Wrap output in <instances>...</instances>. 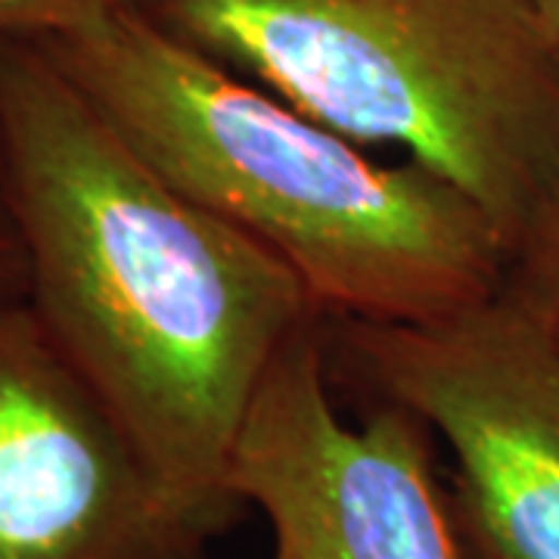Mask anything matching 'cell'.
<instances>
[{
  "mask_svg": "<svg viewBox=\"0 0 559 559\" xmlns=\"http://www.w3.org/2000/svg\"><path fill=\"white\" fill-rule=\"evenodd\" d=\"M0 156L25 296L215 538L242 510L234 457L261 382L318 305L162 178L35 40L0 38Z\"/></svg>",
  "mask_w": 559,
  "mask_h": 559,
  "instance_id": "6da1fadb",
  "label": "cell"
},
{
  "mask_svg": "<svg viewBox=\"0 0 559 559\" xmlns=\"http://www.w3.org/2000/svg\"><path fill=\"white\" fill-rule=\"evenodd\" d=\"M35 44L162 178L283 261L323 320L417 323L503 289L510 246L454 183L373 156L140 7Z\"/></svg>",
  "mask_w": 559,
  "mask_h": 559,
  "instance_id": "7a4b0ae2",
  "label": "cell"
},
{
  "mask_svg": "<svg viewBox=\"0 0 559 559\" xmlns=\"http://www.w3.org/2000/svg\"><path fill=\"white\" fill-rule=\"evenodd\" d=\"M165 32L495 221L510 255L559 187V50L532 0H140Z\"/></svg>",
  "mask_w": 559,
  "mask_h": 559,
  "instance_id": "3957f363",
  "label": "cell"
},
{
  "mask_svg": "<svg viewBox=\"0 0 559 559\" xmlns=\"http://www.w3.org/2000/svg\"><path fill=\"white\" fill-rule=\"evenodd\" d=\"M330 358L444 441L463 559H559V333L498 293L417 323L323 320Z\"/></svg>",
  "mask_w": 559,
  "mask_h": 559,
  "instance_id": "277c9868",
  "label": "cell"
},
{
  "mask_svg": "<svg viewBox=\"0 0 559 559\" xmlns=\"http://www.w3.org/2000/svg\"><path fill=\"white\" fill-rule=\"evenodd\" d=\"M234 491L274 532V559H463L432 432L380 401L345 423L323 318L280 352L242 426Z\"/></svg>",
  "mask_w": 559,
  "mask_h": 559,
  "instance_id": "5b68a950",
  "label": "cell"
},
{
  "mask_svg": "<svg viewBox=\"0 0 559 559\" xmlns=\"http://www.w3.org/2000/svg\"><path fill=\"white\" fill-rule=\"evenodd\" d=\"M20 286H0V559H209Z\"/></svg>",
  "mask_w": 559,
  "mask_h": 559,
  "instance_id": "8992f818",
  "label": "cell"
},
{
  "mask_svg": "<svg viewBox=\"0 0 559 559\" xmlns=\"http://www.w3.org/2000/svg\"><path fill=\"white\" fill-rule=\"evenodd\" d=\"M500 293L540 318H559V187L516 242Z\"/></svg>",
  "mask_w": 559,
  "mask_h": 559,
  "instance_id": "52a82bcc",
  "label": "cell"
},
{
  "mask_svg": "<svg viewBox=\"0 0 559 559\" xmlns=\"http://www.w3.org/2000/svg\"><path fill=\"white\" fill-rule=\"evenodd\" d=\"M138 3L140 0H0V38H57Z\"/></svg>",
  "mask_w": 559,
  "mask_h": 559,
  "instance_id": "ba28073f",
  "label": "cell"
},
{
  "mask_svg": "<svg viewBox=\"0 0 559 559\" xmlns=\"http://www.w3.org/2000/svg\"><path fill=\"white\" fill-rule=\"evenodd\" d=\"M0 286H20L22 283V252L16 224L10 215V200H7V180H3V156H0Z\"/></svg>",
  "mask_w": 559,
  "mask_h": 559,
  "instance_id": "9c48e42d",
  "label": "cell"
},
{
  "mask_svg": "<svg viewBox=\"0 0 559 559\" xmlns=\"http://www.w3.org/2000/svg\"><path fill=\"white\" fill-rule=\"evenodd\" d=\"M535 3V10H538L540 22H544V28H547V35L554 38L559 50V0H532Z\"/></svg>",
  "mask_w": 559,
  "mask_h": 559,
  "instance_id": "30bf717a",
  "label": "cell"
},
{
  "mask_svg": "<svg viewBox=\"0 0 559 559\" xmlns=\"http://www.w3.org/2000/svg\"><path fill=\"white\" fill-rule=\"evenodd\" d=\"M554 326H557V333H559V318H557V320H554Z\"/></svg>",
  "mask_w": 559,
  "mask_h": 559,
  "instance_id": "8fae6325",
  "label": "cell"
}]
</instances>
